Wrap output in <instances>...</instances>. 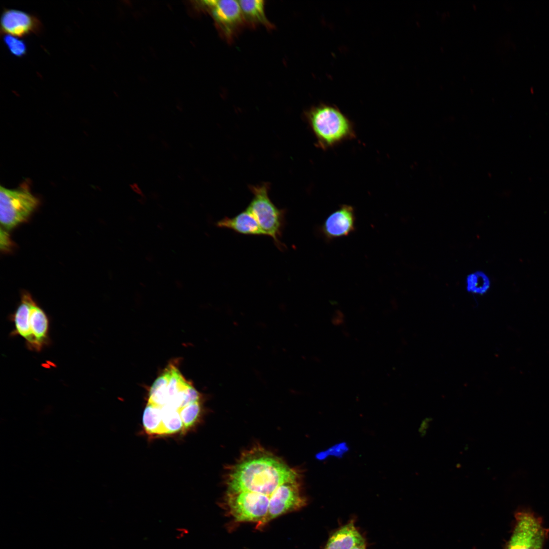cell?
<instances>
[{
    "label": "cell",
    "instance_id": "7402d4cb",
    "mask_svg": "<svg viewBox=\"0 0 549 549\" xmlns=\"http://www.w3.org/2000/svg\"><path fill=\"white\" fill-rule=\"evenodd\" d=\"M178 533L177 535L179 538L184 537L188 533V531L186 529L183 528H179L178 530Z\"/></svg>",
    "mask_w": 549,
    "mask_h": 549
},
{
    "label": "cell",
    "instance_id": "8992f818",
    "mask_svg": "<svg viewBox=\"0 0 549 549\" xmlns=\"http://www.w3.org/2000/svg\"><path fill=\"white\" fill-rule=\"evenodd\" d=\"M40 204L27 187L15 189L0 186L1 227L8 231L25 222Z\"/></svg>",
    "mask_w": 549,
    "mask_h": 549
},
{
    "label": "cell",
    "instance_id": "277c9868",
    "mask_svg": "<svg viewBox=\"0 0 549 549\" xmlns=\"http://www.w3.org/2000/svg\"><path fill=\"white\" fill-rule=\"evenodd\" d=\"M200 400L199 392L184 377L177 366L170 363L151 385L147 403L179 410Z\"/></svg>",
    "mask_w": 549,
    "mask_h": 549
},
{
    "label": "cell",
    "instance_id": "44dd1931",
    "mask_svg": "<svg viewBox=\"0 0 549 549\" xmlns=\"http://www.w3.org/2000/svg\"><path fill=\"white\" fill-rule=\"evenodd\" d=\"M0 248L2 251L8 252L12 250L13 244L7 230L1 227L0 231Z\"/></svg>",
    "mask_w": 549,
    "mask_h": 549
},
{
    "label": "cell",
    "instance_id": "7c38bea8",
    "mask_svg": "<svg viewBox=\"0 0 549 549\" xmlns=\"http://www.w3.org/2000/svg\"><path fill=\"white\" fill-rule=\"evenodd\" d=\"M355 217L354 208L343 205L330 214L322 226V231L328 239H333L349 235L355 229Z\"/></svg>",
    "mask_w": 549,
    "mask_h": 549
},
{
    "label": "cell",
    "instance_id": "30bf717a",
    "mask_svg": "<svg viewBox=\"0 0 549 549\" xmlns=\"http://www.w3.org/2000/svg\"><path fill=\"white\" fill-rule=\"evenodd\" d=\"M302 479L284 483L279 486L269 497L267 515L264 525L284 514L304 507L307 499L303 494Z\"/></svg>",
    "mask_w": 549,
    "mask_h": 549
},
{
    "label": "cell",
    "instance_id": "9a60e30c",
    "mask_svg": "<svg viewBox=\"0 0 549 549\" xmlns=\"http://www.w3.org/2000/svg\"><path fill=\"white\" fill-rule=\"evenodd\" d=\"M246 26L255 28L262 25L268 29L273 27L265 12V2L262 0L238 1Z\"/></svg>",
    "mask_w": 549,
    "mask_h": 549
},
{
    "label": "cell",
    "instance_id": "cb8c5ba5",
    "mask_svg": "<svg viewBox=\"0 0 549 549\" xmlns=\"http://www.w3.org/2000/svg\"><path fill=\"white\" fill-rule=\"evenodd\" d=\"M132 188H133V189L135 192H137L138 193H141L140 190L139 189V188L136 185H133V186H132Z\"/></svg>",
    "mask_w": 549,
    "mask_h": 549
},
{
    "label": "cell",
    "instance_id": "6da1fadb",
    "mask_svg": "<svg viewBox=\"0 0 549 549\" xmlns=\"http://www.w3.org/2000/svg\"><path fill=\"white\" fill-rule=\"evenodd\" d=\"M300 471L261 447L245 451L228 471L227 492H250L270 497L281 485L301 479Z\"/></svg>",
    "mask_w": 549,
    "mask_h": 549
},
{
    "label": "cell",
    "instance_id": "5b68a950",
    "mask_svg": "<svg viewBox=\"0 0 549 549\" xmlns=\"http://www.w3.org/2000/svg\"><path fill=\"white\" fill-rule=\"evenodd\" d=\"M268 188L267 183L251 187L254 196L247 209L257 220L264 235L270 237L282 250L284 245L280 237L285 226V211L272 202L268 196Z\"/></svg>",
    "mask_w": 549,
    "mask_h": 549
},
{
    "label": "cell",
    "instance_id": "d6986e66",
    "mask_svg": "<svg viewBox=\"0 0 549 549\" xmlns=\"http://www.w3.org/2000/svg\"><path fill=\"white\" fill-rule=\"evenodd\" d=\"M201 411L200 401L191 404L179 410L183 423L182 431L193 426L199 417Z\"/></svg>",
    "mask_w": 549,
    "mask_h": 549
},
{
    "label": "cell",
    "instance_id": "ac0fdd59",
    "mask_svg": "<svg viewBox=\"0 0 549 549\" xmlns=\"http://www.w3.org/2000/svg\"><path fill=\"white\" fill-rule=\"evenodd\" d=\"M162 411L164 434H172L183 430L179 410L168 406L160 407Z\"/></svg>",
    "mask_w": 549,
    "mask_h": 549
},
{
    "label": "cell",
    "instance_id": "9c48e42d",
    "mask_svg": "<svg viewBox=\"0 0 549 549\" xmlns=\"http://www.w3.org/2000/svg\"><path fill=\"white\" fill-rule=\"evenodd\" d=\"M204 2L209 9L221 36L228 42H232L246 26L238 1L211 0Z\"/></svg>",
    "mask_w": 549,
    "mask_h": 549
},
{
    "label": "cell",
    "instance_id": "e0dca14e",
    "mask_svg": "<svg viewBox=\"0 0 549 549\" xmlns=\"http://www.w3.org/2000/svg\"><path fill=\"white\" fill-rule=\"evenodd\" d=\"M465 283L468 292L479 295L487 293L491 286L490 278L481 270L469 273L466 278Z\"/></svg>",
    "mask_w": 549,
    "mask_h": 549
},
{
    "label": "cell",
    "instance_id": "2e32d148",
    "mask_svg": "<svg viewBox=\"0 0 549 549\" xmlns=\"http://www.w3.org/2000/svg\"><path fill=\"white\" fill-rule=\"evenodd\" d=\"M143 425L149 435H165L161 408L147 403L143 414Z\"/></svg>",
    "mask_w": 549,
    "mask_h": 549
},
{
    "label": "cell",
    "instance_id": "ffe728a7",
    "mask_svg": "<svg viewBox=\"0 0 549 549\" xmlns=\"http://www.w3.org/2000/svg\"><path fill=\"white\" fill-rule=\"evenodd\" d=\"M3 41L9 53L13 56L22 57L26 54L27 45L20 38L9 35H4L3 37Z\"/></svg>",
    "mask_w": 549,
    "mask_h": 549
},
{
    "label": "cell",
    "instance_id": "4fadbf2b",
    "mask_svg": "<svg viewBox=\"0 0 549 549\" xmlns=\"http://www.w3.org/2000/svg\"><path fill=\"white\" fill-rule=\"evenodd\" d=\"M364 542V538L351 520L330 536L324 549H352Z\"/></svg>",
    "mask_w": 549,
    "mask_h": 549
},
{
    "label": "cell",
    "instance_id": "ba28073f",
    "mask_svg": "<svg viewBox=\"0 0 549 549\" xmlns=\"http://www.w3.org/2000/svg\"><path fill=\"white\" fill-rule=\"evenodd\" d=\"M548 529L533 512L522 510L515 515V525L506 549H543Z\"/></svg>",
    "mask_w": 549,
    "mask_h": 549
},
{
    "label": "cell",
    "instance_id": "7a4b0ae2",
    "mask_svg": "<svg viewBox=\"0 0 549 549\" xmlns=\"http://www.w3.org/2000/svg\"><path fill=\"white\" fill-rule=\"evenodd\" d=\"M9 319L14 324L10 336L24 339L28 350L39 352L50 344L49 318L28 292H22L20 303Z\"/></svg>",
    "mask_w": 549,
    "mask_h": 549
},
{
    "label": "cell",
    "instance_id": "8fae6325",
    "mask_svg": "<svg viewBox=\"0 0 549 549\" xmlns=\"http://www.w3.org/2000/svg\"><path fill=\"white\" fill-rule=\"evenodd\" d=\"M43 24L36 15L14 9H4L0 19L1 35H9L19 38L32 34L38 35Z\"/></svg>",
    "mask_w": 549,
    "mask_h": 549
},
{
    "label": "cell",
    "instance_id": "52a82bcc",
    "mask_svg": "<svg viewBox=\"0 0 549 549\" xmlns=\"http://www.w3.org/2000/svg\"><path fill=\"white\" fill-rule=\"evenodd\" d=\"M225 502L236 522L257 523L264 526L267 515L269 497L250 492H226Z\"/></svg>",
    "mask_w": 549,
    "mask_h": 549
},
{
    "label": "cell",
    "instance_id": "603a6c76",
    "mask_svg": "<svg viewBox=\"0 0 549 549\" xmlns=\"http://www.w3.org/2000/svg\"><path fill=\"white\" fill-rule=\"evenodd\" d=\"M352 549H366L365 542L358 544L353 547Z\"/></svg>",
    "mask_w": 549,
    "mask_h": 549
},
{
    "label": "cell",
    "instance_id": "3957f363",
    "mask_svg": "<svg viewBox=\"0 0 549 549\" xmlns=\"http://www.w3.org/2000/svg\"><path fill=\"white\" fill-rule=\"evenodd\" d=\"M305 115L321 148L332 147L355 136L352 123L336 106L321 103L310 108Z\"/></svg>",
    "mask_w": 549,
    "mask_h": 549
},
{
    "label": "cell",
    "instance_id": "5bb4252c",
    "mask_svg": "<svg viewBox=\"0 0 549 549\" xmlns=\"http://www.w3.org/2000/svg\"><path fill=\"white\" fill-rule=\"evenodd\" d=\"M217 226L220 228L232 230L241 234L264 235L257 220L247 209L234 217L223 218L217 223Z\"/></svg>",
    "mask_w": 549,
    "mask_h": 549
}]
</instances>
